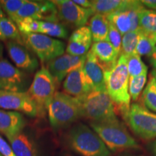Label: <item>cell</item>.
I'll use <instances>...</instances> for the list:
<instances>
[{
    "instance_id": "cell-1",
    "label": "cell",
    "mask_w": 156,
    "mask_h": 156,
    "mask_svg": "<svg viewBox=\"0 0 156 156\" xmlns=\"http://www.w3.org/2000/svg\"><path fill=\"white\" fill-rule=\"evenodd\" d=\"M129 81L126 56L120 54L114 67L105 72V82L106 92L123 118L129 112L131 106Z\"/></svg>"
},
{
    "instance_id": "cell-2",
    "label": "cell",
    "mask_w": 156,
    "mask_h": 156,
    "mask_svg": "<svg viewBox=\"0 0 156 156\" xmlns=\"http://www.w3.org/2000/svg\"><path fill=\"white\" fill-rule=\"evenodd\" d=\"M70 149L82 156H110V151L99 136L85 124L79 123L66 136Z\"/></svg>"
},
{
    "instance_id": "cell-3",
    "label": "cell",
    "mask_w": 156,
    "mask_h": 156,
    "mask_svg": "<svg viewBox=\"0 0 156 156\" xmlns=\"http://www.w3.org/2000/svg\"><path fill=\"white\" fill-rule=\"evenodd\" d=\"M47 111L51 126L55 129L67 127L82 117L78 99L59 91L54 93Z\"/></svg>"
},
{
    "instance_id": "cell-4",
    "label": "cell",
    "mask_w": 156,
    "mask_h": 156,
    "mask_svg": "<svg viewBox=\"0 0 156 156\" xmlns=\"http://www.w3.org/2000/svg\"><path fill=\"white\" fill-rule=\"evenodd\" d=\"M90 127L102 140L109 151L121 152L140 148L136 140L119 120L103 123L90 122Z\"/></svg>"
},
{
    "instance_id": "cell-5",
    "label": "cell",
    "mask_w": 156,
    "mask_h": 156,
    "mask_svg": "<svg viewBox=\"0 0 156 156\" xmlns=\"http://www.w3.org/2000/svg\"><path fill=\"white\" fill-rule=\"evenodd\" d=\"M77 99L80 104L82 117H85L90 122L103 123L119 120L114 103L107 92L93 90Z\"/></svg>"
},
{
    "instance_id": "cell-6",
    "label": "cell",
    "mask_w": 156,
    "mask_h": 156,
    "mask_svg": "<svg viewBox=\"0 0 156 156\" xmlns=\"http://www.w3.org/2000/svg\"><path fill=\"white\" fill-rule=\"evenodd\" d=\"M130 129L142 140L156 138V114L150 112L139 103H134L124 117Z\"/></svg>"
},
{
    "instance_id": "cell-7",
    "label": "cell",
    "mask_w": 156,
    "mask_h": 156,
    "mask_svg": "<svg viewBox=\"0 0 156 156\" xmlns=\"http://www.w3.org/2000/svg\"><path fill=\"white\" fill-rule=\"evenodd\" d=\"M22 38L25 46L34 52L41 62H49L63 55L66 49L63 41L44 34L22 35Z\"/></svg>"
},
{
    "instance_id": "cell-8",
    "label": "cell",
    "mask_w": 156,
    "mask_h": 156,
    "mask_svg": "<svg viewBox=\"0 0 156 156\" xmlns=\"http://www.w3.org/2000/svg\"><path fill=\"white\" fill-rule=\"evenodd\" d=\"M56 81L46 67H42L34 76L28 93L36 103L38 113L47 110L56 93Z\"/></svg>"
},
{
    "instance_id": "cell-9",
    "label": "cell",
    "mask_w": 156,
    "mask_h": 156,
    "mask_svg": "<svg viewBox=\"0 0 156 156\" xmlns=\"http://www.w3.org/2000/svg\"><path fill=\"white\" fill-rule=\"evenodd\" d=\"M56 5L57 15L63 24L79 28L85 26L94 12L91 9H85L70 0L52 1Z\"/></svg>"
},
{
    "instance_id": "cell-10",
    "label": "cell",
    "mask_w": 156,
    "mask_h": 156,
    "mask_svg": "<svg viewBox=\"0 0 156 156\" xmlns=\"http://www.w3.org/2000/svg\"><path fill=\"white\" fill-rule=\"evenodd\" d=\"M146 8L140 1L131 0L129 5L126 9L107 15L108 23L114 25L124 36L129 31L139 29L140 12Z\"/></svg>"
},
{
    "instance_id": "cell-11",
    "label": "cell",
    "mask_w": 156,
    "mask_h": 156,
    "mask_svg": "<svg viewBox=\"0 0 156 156\" xmlns=\"http://www.w3.org/2000/svg\"><path fill=\"white\" fill-rule=\"evenodd\" d=\"M28 85L26 74L8 60L0 59V91L25 92Z\"/></svg>"
},
{
    "instance_id": "cell-12",
    "label": "cell",
    "mask_w": 156,
    "mask_h": 156,
    "mask_svg": "<svg viewBox=\"0 0 156 156\" xmlns=\"http://www.w3.org/2000/svg\"><path fill=\"white\" fill-rule=\"evenodd\" d=\"M25 18H33L39 21L59 20L56 5L52 1H26L12 21L16 23Z\"/></svg>"
},
{
    "instance_id": "cell-13",
    "label": "cell",
    "mask_w": 156,
    "mask_h": 156,
    "mask_svg": "<svg viewBox=\"0 0 156 156\" xmlns=\"http://www.w3.org/2000/svg\"><path fill=\"white\" fill-rule=\"evenodd\" d=\"M0 108L21 112L30 117L38 114L36 103L28 92L0 91Z\"/></svg>"
},
{
    "instance_id": "cell-14",
    "label": "cell",
    "mask_w": 156,
    "mask_h": 156,
    "mask_svg": "<svg viewBox=\"0 0 156 156\" xmlns=\"http://www.w3.org/2000/svg\"><path fill=\"white\" fill-rule=\"evenodd\" d=\"M86 55L73 56L66 54L48 62L46 69L56 83H61L72 71L84 67Z\"/></svg>"
},
{
    "instance_id": "cell-15",
    "label": "cell",
    "mask_w": 156,
    "mask_h": 156,
    "mask_svg": "<svg viewBox=\"0 0 156 156\" xmlns=\"http://www.w3.org/2000/svg\"><path fill=\"white\" fill-rule=\"evenodd\" d=\"M64 93L70 96L81 98L93 90L90 83L84 73L83 67L69 73L63 83Z\"/></svg>"
},
{
    "instance_id": "cell-16",
    "label": "cell",
    "mask_w": 156,
    "mask_h": 156,
    "mask_svg": "<svg viewBox=\"0 0 156 156\" xmlns=\"http://www.w3.org/2000/svg\"><path fill=\"white\" fill-rule=\"evenodd\" d=\"M7 48L9 57L18 69L32 73L38 68V62L36 57L24 44L10 41L7 42Z\"/></svg>"
},
{
    "instance_id": "cell-17",
    "label": "cell",
    "mask_w": 156,
    "mask_h": 156,
    "mask_svg": "<svg viewBox=\"0 0 156 156\" xmlns=\"http://www.w3.org/2000/svg\"><path fill=\"white\" fill-rule=\"evenodd\" d=\"M83 70L93 90L106 92L105 82L106 69L98 60L91 50H90L86 54V59L84 64Z\"/></svg>"
},
{
    "instance_id": "cell-18",
    "label": "cell",
    "mask_w": 156,
    "mask_h": 156,
    "mask_svg": "<svg viewBox=\"0 0 156 156\" xmlns=\"http://www.w3.org/2000/svg\"><path fill=\"white\" fill-rule=\"evenodd\" d=\"M92 34L89 27L77 28L69 36L66 48L67 54L73 56H85L92 46Z\"/></svg>"
},
{
    "instance_id": "cell-19",
    "label": "cell",
    "mask_w": 156,
    "mask_h": 156,
    "mask_svg": "<svg viewBox=\"0 0 156 156\" xmlns=\"http://www.w3.org/2000/svg\"><path fill=\"white\" fill-rule=\"evenodd\" d=\"M26 122L20 113L0 109V133L7 138L23 132Z\"/></svg>"
},
{
    "instance_id": "cell-20",
    "label": "cell",
    "mask_w": 156,
    "mask_h": 156,
    "mask_svg": "<svg viewBox=\"0 0 156 156\" xmlns=\"http://www.w3.org/2000/svg\"><path fill=\"white\" fill-rule=\"evenodd\" d=\"M10 147L16 156H38L36 142L28 134L21 132L7 138Z\"/></svg>"
},
{
    "instance_id": "cell-21",
    "label": "cell",
    "mask_w": 156,
    "mask_h": 156,
    "mask_svg": "<svg viewBox=\"0 0 156 156\" xmlns=\"http://www.w3.org/2000/svg\"><path fill=\"white\" fill-rule=\"evenodd\" d=\"M90 50L98 60L103 64L106 71L114 67L119 56V54L115 51L114 47L106 41L94 42Z\"/></svg>"
},
{
    "instance_id": "cell-22",
    "label": "cell",
    "mask_w": 156,
    "mask_h": 156,
    "mask_svg": "<svg viewBox=\"0 0 156 156\" xmlns=\"http://www.w3.org/2000/svg\"><path fill=\"white\" fill-rule=\"evenodd\" d=\"M131 0H94L92 1L91 9L94 14L107 16L116 12L126 9Z\"/></svg>"
},
{
    "instance_id": "cell-23",
    "label": "cell",
    "mask_w": 156,
    "mask_h": 156,
    "mask_svg": "<svg viewBox=\"0 0 156 156\" xmlns=\"http://www.w3.org/2000/svg\"><path fill=\"white\" fill-rule=\"evenodd\" d=\"M89 28L91 31L93 41H106L109 30V23L106 16L100 14L93 15L90 19Z\"/></svg>"
},
{
    "instance_id": "cell-24",
    "label": "cell",
    "mask_w": 156,
    "mask_h": 156,
    "mask_svg": "<svg viewBox=\"0 0 156 156\" xmlns=\"http://www.w3.org/2000/svg\"><path fill=\"white\" fill-rule=\"evenodd\" d=\"M156 44V11L144 9L139 15V29Z\"/></svg>"
},
{
    "instance_id": "cell-25",
    "label": "cell",
    "mask_w": 156,
    "mask_h": 156,
    "mask_svg": "<svg viewBox=\"0 0 156 156\" xmlns=\"http://www.w3.org/2000/svg\"><path fill=\"white\" fill-rule=\"evenodd\" d=\"M0 40L7 42L12 41L24 44L17 25L10 18L5 16L0 21Z\"/></svg>"
},
{
    "instance_id": "cell-26",
    "label": "cell",
    "mask_w": 156,
    "mask_h": 156,
    "mask_svg": "<svg viewBox=\"0 0 156 156\" xmlns=\"http://www.w3.org/2000/svg\"><path fill=\"white\" fill-rule=\"evenodd\" d=\"M38 34L46 35L51 38L66 39L68 37V30L60 20L40 21Z\"/></svg>"
},
{
    "instance_id": "cell-27",
    "label": "cell",
    "mask_w": 156,
    "mask_h": 156,
    "mask_svg": "<svg viewBox=\"0 0 156 156\" xmlns=\"http://www.w3.org/2000/svg\"><path fill=\"white\" fill-rule=\"evenodd\" d=\"M141 99L145 108L150 112L156 113V81L152 75L142 91Z\"/></svg>"
},
{
    "instance_id": "cell-28",
    "label": "cell",
    "mask_w": 156,
    "mask_h": 156,
    "mask_svg": "<svg viewBox=\"0 0 156 156\" xmlns=\"http://www.w3.org/2000/svg\"><path fill=\"white\" fill-rule=\"evenodd\" d=\"M126 66L129 77L147 74V67L142 62L141 56L136 54L126 56Z\"/></svg>"
},
{
    "instance_id": "cell-29",
    "label": "cell",
    "mask_w": 156,
    "mask_h": 156,
    "mask_svg": "<svg viewBox=\"0 0 156 156\" xmlns=\"http://www.w3.org/2000/svg\"><path fill=\"white\" fill-rule=\"evenodd\" d=\"M139 30L129 31L122 36L121 54L129 56L135 54V50L139 39Z\"/></svg>"
},
{
    "instance_id": "cell-30",
    "label": "cell",
    "mask_w": 156,
    "mask_h": 156,
    "mask_svg": "<svg viewBox=\"0 0 156 156\" xmlns=\"http://www.w3.org/2000/svg\"><path fill=\"white\" fill-rule=\"evenodd\" d=\"M147 74L129 77V93L131 99L133 101H136L140 94L143 91L146 82H147Z\"/></svg>"
},
{
    "instance_id": "cell-31",
    "label": "cell",
    "mask_w": 156,
    "mask_h": 156,
    "mask_svg": "<svg viewBox=\"0 0 156 156\" xmlns=\"http://www.w3.org/2000/svg\"><path fill=\"white\" fill-rule=\"evenodd\" d=\"M139 33V39L136 44L135 54L140 56H147L151 57L152 54H153L156 44L147 35L140 32V30Z\"/></svg>"
},
{
    "instance_id": "cell-32",
    "label": "cell",
    "mask_w": 156,
    "mask_h": 156,
    "mask_svg": "<svg viewBox=\"0 0 156 156\" xmlns=\"http://www.w3.org/2000/svg\"><path fill=\"white\" fill-rule=\"evenodd\" d=\"M15 24L22 35L38 34L40 21L33 18H25L19 20Z\"/></svg>"
},
{
    "instance_id": "cell-33",
    "label": "cell",
    "mask_w": 156,
    "mask_h": 156,
    "mask_svg": "<svg viewBox=\"0 0 156 156\" xmlns=\"http://www.w3.org/2000/svg\"><path fill=\"white\" fill-rule=\"evenodd\" d=\"M25 2V0H2L0 1V5L9 16V18L12 20Z\"/></svg>"
},
{
    "instance_id": "cell-34",
    "label": "cell",
    "mask_w": 156,
    "mask_h": 156,
    "mask_svg": "<svg viewBox=\"0 0 156 156\" xmlns=\"http://www.w3.org/2000/svg\"><path fill=\"white\" fill-rule=\"evenodd\" d=\"M122 36L119 31L117 30L114 25L109 23V30L106 41L112 45L115 51L119 55L121 54V50H122Z\"/></svg>"
},
{
    "instance_id": "cell-35",
    "label": "cell",
    "mask_w": 156,
    "mask_h": 156,
    "mask_svg": "<svg viewBox=\"0 0 156 156\" xmlns=\"http://www.w3.org/2000/svg\"><path fill=\"white\" fill-rule=\"evenodd\" d=\"M0 153L2 156H16L10 145L0 135Z\"/></svg>"
},
{
    "instance_id": "cell-36",
    "label": "cell",
    "mask_w": 156,
    "mask_h": 156,
    "mask_svg": "<svg viewBox=\"0 0 156 156\" xmlns=\"http://www.w3.org/2000/svg\"><path fill=\"white\" fill-rule=\"evenodd\" d=\"M140 2L145 8L156 11V0H142Z\"/></svg>"
},
{
    "instance_id": "cell-37",
    "label": "cell",
    "mask_w": 156,
    "mask_h": 156,
    "mask_svg": "<svg viewBox=\"0 0 156 156\" xmlns=\"http://www.w3.org/2000/svg\"><path fill=\"white\" fill-rule=\"evenodd\" d=\"M73 2L76 5H79L80 7H83V8L91 9L92 1H89V0H73Z\"/></svg>"
},
{
    "instance_id": "cell-38",
    "label": "cell",
    "mask_w": 156,
    "mask_h": 156,
    "mask_svg": "<svg viewBox=\"0 0 156 156\" xmlns=\"http://www.w3.org/2000/svg\"><path fill=\"white\" fill-rule=\"evenodd\" d=\"M151 63L154 68V70H156V46L153 54L151 56Z\"/></svg>"
},
{
    "instance_id": "cell-39",
    "label": "cell",
    "mask_w": 156,
    "mask_h": 156,
    "mask_svg": "<svg viewBox=\"0 0 156 156\" xmlns=\"http://www.w3.org/2000/svg\"><path fill=\"white\" fill-rule=\"evenodd\" d=\"M150 148H151L152 155L156 156V138L151 143V146H150Z\"/></svg>"
},
{
    "instance_id": "cell-40",
    "label": "cell",
    "mask_w": 156,
    "mask_h": 156,
    "mask_svg": "<svg viewBox=\"0 0 156 156\" xmlns=\"http://www.w3.org/2000/svg\"><path fill=\"white\" fill-rule=\"evenodd\" d=\"M2 54H3V46L2 44L0 43V58H2Z\"/></svg>"
},
{
    "instance_id": "cell-41",
    "label": "cell",
    "mask_w": 156,
    "mask_h": 156,
    "mask_svg": "<svg viewBox=\"0 0 156 156\" xmlns=\"http://www.w3.org/2000/svg\"><path fill=\"white\" fill-rule=\"evenodd\" d=\"M2 7H1V5H0V21L2 20V19L4 17H5V15H4V14H3V12H2Z\"/></svg>"
},
{
    "instance_id": "cell-42",
    "label": "cell",
    "mask_w": 156,
    "mask_h": 156,
    "mask_svg": "<svg viewBox=\"0 0 156 156\" xmlns=\"http://www.w3.org/2000/svg\"><path fill=\"white\" fill-rule=\"evenodd\" d=\"M151 75L153 76L154 78H155V81H156V70H153V71L152 72Z\"/></svg>"
},
{
    "instance_id": "cell-43",
    "label": "cell",
    "mask_w": 156,
    "mask_h": 156,
    "mask_svg": "<svg viewBox=\"0 0 156 156\" xmlns=\"http://www.w3.org/2000/svg\"><path fill=\"white\" fill-rule=\"evenodd\" d=\"M124 156H143V155H124Z\"/></svg>"
},
{
    "instance_id": "cell-44",
    "label": "cell",
    "mask_w": 156,
    "mask_h": 156,
    "mask_svg": "<svg viewBox=\"0 0 156 156\" xmlns=\"http://www.w3.org/2000/svg\"><path fill=\"white\" fill-rule=\"evenodd\" d=\"M0 156H2V154H1V153H0Z\"/></svg>"
}]
</instances>
